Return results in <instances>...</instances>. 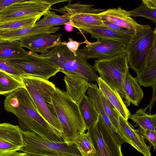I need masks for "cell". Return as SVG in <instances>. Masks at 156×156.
<instances>
[{"label": "cell", "instance_id": "1", "mask_svg": "<svg viewBox=\"0 0 156 156\" xmlns=\"http://www.w3.org/2000/svg\"><path fill=\"white\" fill-rule=\"evenodd\" d=\"M5 110L17 118L20 127L49 141H64L63 135L50 125L39 113L25 87L7 94L4 101Z\"/></svg>", "mask_w": 156, "mask_h": 156}, {"label": "cell", "instance_id": "2", "mask_svg": "<svg viewBox=\"0 0 156 156\" xmlns=\"http://www.w3.org/2000/svg\"><path fill=\"white\" fill-rule=\"evenodd\" d=\"M51 97L64 140L71 141L80 133L85 132L87 128L78 105L66 91L56 87Z\"/></svg>", "mask_w": 156, "mask_h": 156}, {"label": "cell", "instance_id": "3", "mask_svg": "<svg viewBox=\"0 0 156 156\" xmlns=\"http://www.w3.org/2000/svg\"><path fill=\"white\" fill-rule=\"evenodd\" d=\"M66 41L52 48L44 54L45 57L59 68L65 74L73 73L84 78L90 83L97 82L99 77L97 71L77 50L75 56L66 45Z\"/></svg>", "mask_w": 156, "mask_h": 156}, {"label": "cell", "instance_id": "4", "mask_svg": "<svg viewBox=\"0 0 156 156\" xmlns=\"http://www.w3.org/2000/svg\"><path fill=\"white\" fill-rule=\"evenodd\" d=\"M21 78L40 114L50 125L62 133L51 97L55 85L48 80L30 75H24Z\"/></svg>", "mask_w": 156, "mask_h": 156}, {"label": "cell", "instance_id": "5", "mask_svg": "<svg viewBox=\"0 0 156 156\" xmlns=\"http://www.w3.org/2000/svg\"><path fill=\"white\" fill-rule=\"evenodd\" d=\"M24 144L19 151L31 156H82L72 141L47 140L34 133L23 131Z\"/></svg>", "mask_w": 156, "mask_h": 156}, {"label": "cell", "instance_id": "6", "mask_svg": "<svg viewBox=\"0 0 156 156\" xmlns=\"http://www.w3.org/2000/svg\"><path fill=\"white\" fill-rule=\"evenodd\" d=\"M93 66L99 74V77L116 90L125 103L126 95L125 80L126 74L129 71L125 53L108 58L96 60Z\"/></svg>", "mask_w": 156, "mask_h": 156}, {"label": "cell", "instance_id": "7", "mask_svg": "<svg viewBox=\"0 0 156 156\" xmlns=\"http://www.w3.org/2000/svg\"><path fill=\"white\" fill-rule=\"evenodd\" d=\"M156 29L148 25L136 32L131 37L125 47V52L129 68L137 74L145 66L149 51L151 47Z\"/></svg>", "mask_w": 156, "mask_h": 156}, {"label": "cell", "instance_id": "8", "mask_svg": "<svg viewBox=\"0 0 156 156\" xmlns=\"http://www.w3.org/2000/svg\"><path fill=\"white\" fill-rule=\"evenodd\" d=\"M7 60L22 72L24 75L48 80L59 72V68L45 57L31 51L22 58Z\"/></svg>", "mask_w": 156, "mask_h": 156}, {"label": "cell", "instance_id": "9", "mask_svg": "<svg viewBox=\"0 0 156 156\" xmlns=\"http://www.w3.org/2000/svg\"><path fill=\"white\" fill-rule=\"evenodd\" d=\"M67 0H22L5 8L0 12V22L37 15L44 13L51 6Z\"/></svg>", "mask_w": 156, "mask_h": 156}, {"label": "cell", "instance_id": "10", "mask_svg": "<svg viewBox=\"0 0 156 156\" xmlns=\"http://www.w3.org/2000/svg\"><path fill=\"white\" fill-rule=\"evenodd\" d=\"M87 131L98 156H123L121 145L109 133L99 115Z\"/></svg>", "mask_w": 156, "mask_h": 156}, {"label": "cell", "instance_id": "11", "mask_svg": "<svg viewBox=\"0 0 156 156\" xmlns=\"http://www.w3.org/2000/svg\"><path fill=\"white\" fill-rule=\"evenodd\" d=\"M84 43L86 46L78 50L87 60L90 58L100 60L111 57L125 52V47L115 41L102 39H97L94 42L88 41L84 34Z\"/></svg>", "mask_w": 156, "mask_h": 156}, {"label": "cell", "instance_id": "12", "mask_svg": "<svg viewBox=\"0 0 156 156\" xmlns=\"http://www.w3.org/2000/svg\"><path fill=\"white\" fill-rule=\"evenodd\" d=\"M23 144V131L19 126L0 124V156L19 151Z\"/></svg>", "mask_w": 156, "mask_h": 156}, {"label": "cell", "instance_id": "13", "mask_svg": "<svg viewBox=\"0 0 156 156\" xmlns=\"http://www.w3.org/2000/svg\"><path fill=\"white\" fill-rule=\"evenodd\" d=\"M87 91L88 97L93 100L96 109L106 127L118 144L121 145L127 143L134 147L129 139L121 131L113 125L105 114L102 105L100 90L97 84L90 83Z\"/></svg>", "mask_w": 156, "mask_h": 156}, {"label": "cell", "instance_id": "14", "mask_svg": "<svg viewBox=\"0 0 156 156\" xmlns=\"http://www.w3.org/2000/svg\"><path fill=\"white\" fill-rule=\"evenodd\" d=\"M62 36V33L44 34L28 37L20 41L23 48H28L32 53L43 55L60 44Z\"/></svg>", "mask_w": 156, "mask_h": 156}, {"label": "cell", "instance_id": "15", "mask_svg": "<svg viewBox=\"0 0 156 156\" xmlns=\"http://www.w3.org/2000/svg\"><path fill=\"white\" fill-rule=\"evenodd\" d=\"M103 20L118 26L134 31L135 33L145 27L147 25L138 23L130 16L128 11L121 7L110 8L98 13Z\"/></svg>", "mask_w": 156, "mask_h": 156}, {"label": "cell", "instance_id": "16", "mask_svg": "<svg viewBox=\"0 0 156 156\" xmlns=\"http://www.w3.org/2000/svg\"><path fill=\"white\" fill-rule=\"evenodd\" d=\"M60 27L48 26L23 28L10 30H0V39L9 41H20L31 36L44 34H53L59 31Z\"/></svg>", "mask_w": 156, "mask_h": 156}, {"label": "cell", "instance_id": "17", "mask_svg": "<svg viewBox=\"0 0 156 156\" xmlns=\"http://www.w3.org/2000/svg\"><path fill=\"white\" fill-rule=\"evenodd\" d=\"M66 91L69 96L79 104L90 85L84 78L73 73H67L64 77Z\"/></svg>", "mask_w": 156, "mask_h": 156}, {"label": "cell", "instance_id": "18", "mask_svg": "<svg viewBox=\"0 0 156 156\" xmlns=\"http://www.w3.org/2000/svg\"><path fill=\"white\" fill-rule=\"evenodd\" d=\"M78 30L82 33L85 32L90 34L92 38L115 41L120 43L125 47L131 38L129 35L115 31L105 26L90 27Z\"/></svg>", "mask_w": 156, "mask_h": 156}, {"label": "cell", "instance_id": "19", "mask_svg": "<svg viewBox=\"0 0 156 156\" xmlns=\"http://www.w3.org/2000/svg\"><path fill=\"white\" fill-rule=\"evenodd\" d=\"M121 131L129 139L138 151L144 156H151L149 146L145 140L136 132L134 127L127 120L120 116L119 120Z\"/></svg>", "mask_w": 156, "mask_h": 156}, {"label": "cell", "instance_id": "20", "mask_svg": "<svg viewBox=\"0 0 156 156\" xmlns=\"http://www.w3.org/2000/svg\"><path fill=\"white\" fill-rule=\"evenodd\" d=\"M99 90L106 96L117 109L120 116L127 120L130 112L118 92L107 84L99 77L97 82Z\"/></svg>", "mask_w": 156, "mask_h": 156}, {"label": "cell", "instance_id": "21", "mask_svg": "<svg viewBox=\"0 0 156 156\" xmlns=\"http://www.w3.org/2000/svg\"><path fill=\"white\" fill-rule=\"evenodd\" d=\"M125 90L126 95L125 104L127 106L131 103L138 106L144 97V93L136 81L128 71L125 78Z\"/></svg>", "mask_w": 156, "mask_h": 156}, {"label": "cell", "instance_id": "22", "mask_svg": "<svg viewBox=\"0 0 156 156\" xmlns=\"http://www.w3.org/2000/svg\"><path fill=\"white\" fill-rule=\"evenodd\" d=\"M29 52L24 49L20 41L0 39V58L10 60L19 59L25 56Z\"/></svg>", "mask_w": 156, "mask_h": 156}, {"label": "cell", "instance_id": "23", "mask_svg": "<svg viewBox=\"0 0 156 156\" xmlns=\"http://www.w3.org/2000/svg\"><path fill=\"white\" fill-rule=\"evenodd\" d=\"M81 115L88 130L96 122L99 116L93 100L85 94L78 105Z\"/></svg>", "mask_w": 156, "mask_h": 156}, {"label": "cell", "instance_id": "24", "mask_svg": "<svg viewBox=\"0 0 156 156\" xmlns=\"http://www.w3.org/2000/svg\"><path fill=\"white\" fill-rule=\"evenodd\" d=\"M69 24L78 30L93 26H105L98 13H81L71 16Z\"/></svg>", "mask_w": 156, "mask_h": 156}, {"label": "cell", "instance_id": "25", "mask_svg": "<svg viewBox=\"0 0 156 156\" xmlns=\"http://www.w3.org/2000/svg\"><path fill=\"white\" fill-rule=\"evenodd\" d=\"M144 109L140 108L134 113L130 115L128 119H131L136 124L134 127L156 133V114L151 115L146 113Z\"/></svg>", "mask_w": 156, "mask_h": 156}, {"label": "cell", "instance_id": "26", "mask_svg": "<svg viewBox=\"0 0 156 156\" xmlns=\"http://www.w3.org/2000/svg\"><path fill=\"white\" fill-rule=\"evenodd\" d=\"M22 87H25L21 77L0 70V94H8Z\"/></svg>", "mask_w": 156, "mask_h": 156}, {"label": "cell", "instance_id": "27", "mask_svg": "<svg viewBox=\"0 0 156 156\" xmlns=\"http://www.w3.org/2000/svg\"><path fill=\"white\" fill-rule=\"evenodd\" d=\"M137 8L128 11L131 17L141 16L156 23V0H142Z\"/></svg>", "mask_w": 156, "mask_h": 156}, {"label": "cell", "instance_id": "28", "mask_svg": "<svg viewBox=\"0 0 156 156\" xmlns=\"http://www.w3.org/2000/svg\"><path fill=\"white\" fill-rule=\"evenodd\" d=\"M44 13L0 22V30H10L23 28L33 27Z\"/></svg>", "mask_w": 156, "mask_h": 156}, {"label": "cell", "instance_id": "29", "mask_svg": "<svg viewBox=\"0 0 156 156\" xmlns=\"http://www.w3.org/2000/svg\"><path fill=\"white\" fill-rule=\"evenodd\" d=\"M69 0L68 4L65 6L54 10L70 17L72 15L81 13H99L105 9L95 8L93 5L81 4L79 3L71 4Z\"/></svg>", "mask_w": 156, "mask_h": 156}, {"label": "cell", "instance_id": "30", "mask_svg": "<svg viewBox=\"0 0 156 156\" xmlns=\"http://www.w3.org/2000/svg\"><path fill=\"white\" fill-rule=\"evenodd\" d=\"M43 16V19L37 22L33 27L55 26L70 24L71 21L70 18L68 16L57 15L50 10L46 12Z\"/></svg>", "mask_w": 156, "mask_h": 156}, {"label": "cell", "instance_id": "31", "mask_svg": "<svg viewBox=\"0 0 156 156\" xmlns=\"http://www.w3.org/2000/svg\"><path fill=\"white\" fill-rule=\"evenodd\" d=\"M135 78L140 85L144 87H152L156 85V64L148 67H144Z\"/></svg>", "mask_w": 156, "mask_h": 156}, {"label": "cell", "instance_id": "32", "mask_svg": "<svg viewBox=\"0 0 156 156\" xmlns=\"http://www.w3.org/2000/svg\"><path fill=\"white\" fill-rule=\"evenodd\" d=\"M100 92L102 105L105 114L113 125L121 131L119 123L120 114L106 95L100 90Z\"/></svg>", "mask_w": 156, "mask_h": 156}, {"label": "cell", "instance_id": "33", "mask_svg": "<svg viewBox=\"0 0 156 156\" xmlns=\"http://www.w3.org/2000/svg\"><path fill=\"white\" fill-rule=\"evenodd\" d=\"M0 70L13 75L19 77H21L24 74L8 60L0 58Z\"/></svg>", "mask_w": 156, "mask_h": 156}, {"label": "cell", "instance_id": "34", "mask_svg": "<svg viewBox=\"0 0 156 156\" xmlns=\"http://www.w3.org/2000/svg\"><path fill=\"white\" fill-rule=\"evenodd\" d=\"M137 133L144 140H147L153 146L154 150L156 149V133L149 130H145L139 128L136 129Z\"/></svg>", "mask_w": 156, "mask_h": 156}, {"label": "cell", "instance_id": "35", "mask_svg": "<svg viewBox=\"0 0 156 156\" xmlns=\"http://www.w3.org/2000/svg\"><path fill=\"white\" fill-rule=\"evenodd\" d=\"M156 64V34L148 54L144 67H148Z\"/></svg>", "mask_w": 156, "mask_h": 156}, {"label": "cell", "instance_id": "36", "mask_svg": "<svg viewBox=\"0 0 156 156\" xmlns=\"http://www.w3.org/2000/svg\"><path fill=\"white\" fill-rule=\"evenodd\" d=\"M105 25L115 31L129 35L131 37L136 33L134 31L118 26L106 20H103Z\"/></svg>", "mask_w": 156, "mask_h": 156}, {"label": "cell", "instance_id": "37", "mask_svg": "<svg viewBox=\"0 0 156 156\" xmlns=\"http://www.w3.org/2000/svg\"><path fill=\"white\" fill-rule=\"evenodd\" d=\"M69 41L66 42V45L69 49L72 52L75 56L77 55V51L80 44H84L83 42H79L73 40L71 38H69Z\"/></svg>", "mask_w": 156, "mask_h": 156}, {"label": "cell", "instance_id": "38", "mask_svg": "<svg viewBox=\"0 0 156 156\" xmlns=\"http://www.w3.org/2000/svg\"><path fill=\"white\" fill-rule=\"evenodd\" d=\"M22 0H0V12L7 7Z\"/></svg>", "mask_w": 156, "mask_h": 156}, {"label": "cell", "instance_id": "39", "mask_svg": "<svg viewBox=\"0 0 156 156\" xmlns=\"http://www.w3.org/2000/svg\"><path fill=\"white\" fill-rule=\"evenodd\" d=\"M152 88H153V94L151 101L148 106L144 109L147 110L148 108H149V110L147 112V114H151V110L152 107L153 106L154 102L156 100V85H154Z\"/></svg>", "mask_w": 156, "mask_h": 156}, {"label": "cell", "instance_id": "40", "mask_svg": "<svg viewBox=\"0 0 156 156\" xmlns=\"http://www.w3.org/2000/svg\"><path fill=\"white\" fill-rule=\"evenodd\" d=\"M65 29L68 32H70L73 31V27L69 23L65 25Z\"/></svg>", "mask_w": 156, "mask_h": 156}]
</instances>
